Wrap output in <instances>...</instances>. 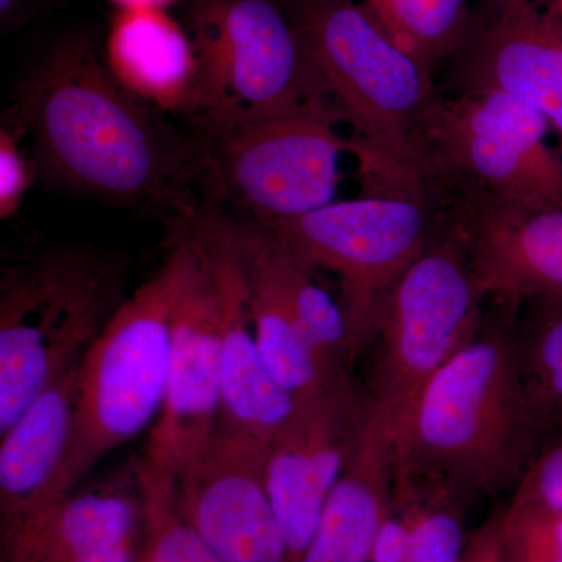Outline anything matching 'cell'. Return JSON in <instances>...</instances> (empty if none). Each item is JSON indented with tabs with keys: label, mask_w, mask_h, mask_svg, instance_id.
I'll return each mask as SVG.
<instances>
[{
	"label": "cell",
	"mask_w": 562,
	"mask_h": 562,
	"mask_svg": "<svg viewBox=\"0 0 562 562\" xmlns=\"http://www.w3.org/2000/svg\"><path fill=\"white\" fill-rule=\"evenodd\" d=\"M387 38L432 72L452 57L469 22L472 0H351Z\"/></svg>",
	"instance_id": "24"
},
{
	"label": "cell",
	"mask_w": 562,
	"mask_h": 562,
	"mask_svg": "<svg viewBox=\"0 0 562 562\" xmlns=\"http://www.w3.org/2000/svg\"><path fill=\"white\" fill-rule=\"evenodd\" d=\"M516 322V351L536 431L542 447L562 435V295L532 299Z\"/></svg>",
	"instance_id": "23"
},
{
	"label": "cell",
	"mask_w": 562,
	"mask_h": 562,
	"mask_svg": "<svg viewBox=\"0 0 562 562\" xmlns=\"http://www.w3.org/2000/svg\"><path fill=\"white\" fill-rule=\"evenodd\" d=\"M513 501L562 513V435L539 450L514 491Z\"/></svg>",
	"instance_id": "29"
},
{
	"label": "cell",
	"mask_w": 562,
	"mask_h": 562,
	"mask_svg": "<svg viewBox=\"0 0 562 562\" xmlns=\"http://www.w3.org/2000/svg\"><path fill=\"white\" fill-rule=\"evenodd\" d=\"M7 116L24 128L40 177L122 209L157 211L177 231L199 205L205 150L133 94L87 36L58 43L22 81Z\"/></svg>",
	"instance_id": "1"
},
{
	"label": "cell",
	"mask_w": 562,
	"mask_h": 562,
	"mask_svg": "<svg viewBox=\"0 0 562 562\" xmlns=\"http://www.w3.org/2000/svg\"><path fill=\"white\" fill-rule=\"evenodd\" d=\"M394 487L390 424L369 401L360 439L325 503L301 562H371Z\"/></svg>",
	"instance_id": "18"
},
{
	"label": "cell",
	"mask_w": 562,
	"mask_h": 562,
	"mask_svg": "<svg viewBox=\"0 0 562 562\" xmlns=\"http://www.w3.org/2000/svg\"><path fill=\"white\" fill-rule=\"evenodd\" d=\"M447 221L484 297L562 295V205L457 201L447 205Z\"/></svg>",
	"instance_id": "16"
},
{
	"label": "cell",
	"mask_w": 562,
	"mask_h": 562,
	"mask_svg": "<svg viewBox=\"0 0 562 562\" xmlns=\"http://www.w3.org/2000/svg\"><path fill=\"white\" fill-rule=\"evenodd\" d=\"M536 2L542 3V5H547V3L550 2V0H536Z\"/></svg>",
	"instance_id": "35"
},
{
	"label": "cell",
	"mask_w": 562,
	"mask_h": 562,
	"mask_svg": "<svg viewBox=\"0 0 562 562\" xmlns=\"http://www.w3.org/2000/svg\"><path fill=\"white\" fill-rule=\"evenodd\" d=\"M127 269L81 247L44 250L0 284V432L79 364L125 302Z\"/></svg>",
	"instance_id": "4"
},
{
	"label": "cell",
	"mask_w": 562,
	"mask_h": 562,
	"mask_svg": "<svg viewBox=\"0 0 562 562\" xmlns=\"http://www.w3.org/2000/svg\"><path fill=\"white\" fill-rule=\"evenodd\" d=\"M342 122L364 191H430L417 131L435 98L432 70L402 50L351 0H283Z\"/></svg>",
	"instance_id": "3"
},
{
	"label": "cell",
	"mask_w": 562,
	"mask_h": 562,
	"mask_svg": "<svg viewBox=\"0 0 562 562\" xmlns=\"http://www.w3.org/2000/svg\"><path fill=\"white\" fill-rule=\"evenodd\" d=\"M550 124L503 92H436L422 116L417 150L425 181L443 203L562 205V157Z\"/></svg>",
	"instance_id": "7"
},
{
	"label": "cell",
	"mask_w": 562,
	"mask_h": 562,
	"mask_svg": "<svg viewBox=\"0 0 562 562\" xmlns=\"http://www.w3.org/2000/svg\"><path fill=\"white\" fill-rule=\"evenodd\" d=\"M447 87L449 94L503 92L538 110L560 136L562 157V29L549 7L475 0L468 32L447 60Z\"/></svg>",
	"instance_id": "14"
},
{
	"label": "cell",
	"mask_w": 562,
	"mask_h": 562,
	"mask_svg": "<svg viewBox=\"0 0 562 562\" xmlns=\"http://www.w3.org/2000/svg\"><path fill=\"white\" fill-rule=\"evenodd\" d=\"M462 562H506L502 542V513L469 536Z\"/></svg>",
	"instance_id": "31"
},
{
	"label": "cell",
	"mask_w": 562,
	"mask_h": 562,
	"mask_svg": "<svg viewBox=\"0 0 562 562\" xmlns=\"http://www.w3.org/2000/svg\"><path fill=\"white\" fill-rule=\"evenodd\" d=\"M273 272L303 338L333 372L349 375L353 364L349 322L338 303L314 279L286 243L269 225L258 222Z\"/></svg>",
	"instance_id": "22"
},
{
	"label": "cell",
	"mask_w": 562,
	"mask_h": 562,
	"mask_svg": "<svg viewBox=\"0 0 562 562\" xmlns=\"http://www.w3.org/2000/svg\"><path fill=\"white\" fill-rule=\"evenodd\" d=\"M266 443L222 424L177 476L180 512L222 562H290L265 479Z\"/></svg>",
	"instance_id": "15"
},
{
	"label": "cell",
	"mask_w": 562,
	"mask_h": 562,
	"mask_svg": "<svg viewBox=\"0 0 562 562\" xmlns=\"http://www.w3.org/2000/svg\"><path fill=\"white\" fill-rule=\"evenodd\" d=\"M27 0H0V14H2V22H7L21 9Z\"/></svg>",
	"instance_id": "33"
},
{
	"label": "cell",
	"mask_w": 562,
	"mask_h": 562,
	"mask_svg": "<svg viewBox=\"0 0 562 562\" xmlns=\"http://www.w3.org/2000/svg\"><path fill=\"white\" fill-rule=\"evenodd\" d=\"M117 10H166L176 0H110Z\"/></svg>",
	"instance_id": "32"
},
{
	"label": "cell",
	"mask_w": 562,
	"mask_h": 562,
	"mask_svg": "<svg viewBox=\"0 0 562 562\" xmlns=\"http://www.w3.org/2000/svg\"><path fill=\"white\" fill-rule=\"evenodd\" d=\"M547 7L552 11L553 16L557 18L558 22H560L562 29V0H550V2L547 3Z\"/></svg>",
	"instance_id": "34"
},
{
	"label": "cell",
	"mask_w": 562,
	"mask_h": 562,
	"mask_svg": "<svg viewBox=\"0 0 562 562\" xmlns=\"http://www.w3.org/2000/svg\"><path fill=\"white\" fill-rule=\"evenodd\" d=\"M246 250L258 346L277 383L302 401L350 379L333 372L303 338L284 301L258 222L246 225Z\"/></svg>",
	"instance_id": "21"
},
{
	"label": "cell",
	"mask_w": 562,
	"mask_h": 562,
	"mask_svg": "<svg viewBox=\"0 0 562 562\" xmlns=\"http://www.w3.org/2000/svg\"><path fill=\"white\" fill-rule=\"evenodd\" d=\"M217 295L222 364V424L271 441L297 401L266 366L250 305L246 225L225 216L216 203L199 209L187 227Z\"/></svg>",
	"instance_id": "12"
},
{
	"label": "cell",
	"mask_w": 562,
	"mask_h": 562,
	"mask_svg": "<svg viewBox=\"0 0 562 562\" xmlns=\"http://www.w3.org/2000/svg\"><path fill=\"white\" fill-rule=\"evenodd\" d=\"M371 562H408V530L394 498L373 547Z\"/></svg>",
	"instance_id": "30"
},
{
	"label": "cell",
	"mask_w": 562,
	"mask_h": 562,
	"mask_svg": "<svg viewBox=\"0 0 562 562\" xmlns=\"http://www.w3.org/2000/svg\"><path fill=\"white\" fill-rule=\"evenodd\" d=\"M179 269V246L173 243L161 268L125 299L81 358L68 452L47 506L72 492L106 453L160 416Z\"/></svg>",
	"instance_id": "6"
},
{
	"label": "cell",
	"mask_w": 562,
	"mask_h": 562,
	"mask_svg": "<svg viewBox=\"0 0 562 562\" xmlns=\"http://www.w3.org/2000/svg\"><path fill=\"white\" fill-rule=\"evenodd\" d=\"M312 114L269 117L202 133L205 183L258 222L290 220L335 202L350 139Z\"/></svg>",
	"instance_id": "10"
},
{
	"label": "cell",
	"mask_w": 562,
	"mask_h": 562,
	"mask_svg": "<svg viewBox=\"0 0 562 562\" xmlns=\"http://www.w3.org/2000/svg\"><path fill=\"white\" fill-rule=\"evenodd\" d=\"M113 76L155 109L192 120L198 58L183 22L166 10H117L106 36Z\"/></svg>",
	"instance_id": "19"
},
{
	"label": "cell",
	"mask_w": 562,
	"mask_h": 562,
	"mask_svg": "<svg viewBox=\"0 0 562 562\" xmlns=\"http://www.w3.org/2000/svg\"><path fill=\"white\" fill-rule=\"evenodd\" d=\"M133 471L144 501V542L136 562H222L181 514L177 476L144 454Z\"/></svg>",
	"instance_id": "26"
},
{
	"label": "cell",
	"mask_w": 562,
	"mask_h": 562,
	"mask_svg": "<svg viewBox=\"0 0 562 562\" xmlns=\"http://www.w3.org/2000/svg\"><path fill=\"white\" fill-rule=\"evenodd\" d=\"M79 368L80 362L49 384L10 428L0 432L2 546L49 502L72 432Z\"/></svg>",
	"instance_id": "17"
},
{
	"label": "cell",
	"mask_w": 562,
	"mask_h": 562,
	"mask_svg": "<svg viewBox=\"0 0 562 562\" xmlns=\"http://www.w3.org/2000/svg\"><path fill=\"white\" fill-rule=\"evenodd\" d=\"M179 280L173 295L171 351L160 416L144 457L179 476L216 435L222 420L217 295L187 228L177 232Z\"/></svg>",
	"instance_id": "11"
},
{
	"label": "cell",
	"mask_w": 562,
	"mask_h": 562,
	"mask_svg": "<svg viewBox=\"0 0 562 562\" xmlns=\"http://www.w3.org/2000/svg\"><path fill=\"white\" fill-rule=\"evenodd\" d=\"M439 369L391 431L395 482L446 484L461 494L517 490L542 449L516 351L520 303Z\"/></svg>",
	"instance_id": "2"
},
{
	"label": "cell",
	"mask_w": 562,
	"mask_h": 562,
	"mask_svg": "<svg viewBox=\"0 0 562 562\" xmlns=\"http://www.w3.org/2000/svg\"><path fill=\"white\" fill-rule=\"evenodd\" d=\"M506 562H562V513L513 501L502 512Z\"/></svg>",
	"instance_id": "27"
},
{
	"label": "cell",
	"mask_w": 562,
	"mask_h": 562,
	"mask_svg": "<svg viewBox=\"0 0 562 562\" xmlns=\"http://www.w3.org/2000/svg\"><path fill=\"white\" fill-rule=\"evenodd\" d=\"M368 394L350 379L297 401L266 443L265 479L290 562H301L368 416Z\"/></svg>",
	"instance_id": "13"
},
{
	"label": "cell",
	"mask_w": 562,
	"mask_h": 562,
	"mask_svg": "<svg viewBox=\"0 0 562 562\" xmlns=\"http://www.w3.org/2000/svg\"><path fill=\"white\" fill-rule=\"evenodd\" d=\"M306 268L341 283L351 355L371 346L392 284L447 225L443 203L427 191H362L302 216L262 222Z\"/></svg>",
	"instance_id": "8"
},
{
	"label": "cell",
	"mask_w": 562,
	"mask_h": 562,
	"mask_svg": "<svg viewBox=\"0 0 562 562\" xmlns=\"http://www.w3.org/2000/svg\"><path fill=\"white\" fill-rule=\"evenodd\" d=\"M468 498L446 484L395 482L394 503L408 530V562H462Z\"/></svg>",
	"instance_id": "25"
},
{
	"label": "cell",
	"mask_w": 562,
	"mask_h": 562,
	"mask_svg": "<svg viewBox=\"0 0 562 562\" xmlns=\"http://www.w3.org/2000/svg\"><path fill=\"white\" fill-rule=\"evenodd\" d=\"M198 58L195 124L202 133L312 114L342 124L283 0H184Z\"/></svg>",
	"instance_id": "5"
},
{
	"label": "cell",
	"mask_w": 562,
	"mask_h": 562,
	"mask_svg": "<svg viewBox=\"0 0 562 562\" xmlns=\"http://www.w3.org/2000/svg\"><path fill=\"white\" fill-rule=\"evenodd\" d=\"M24 138V128L5 114L0 125V217L3 221L20 211L40 177L32 150L22 146Z\"/></svg>",
	"instance_id": "28"
},
{
	"label": "cell",
	"mask_w": 562,
	"mask_h": 562,
	"mask_svg": "<svg viewBox=\"0 0 562 562\" xmlns=\"http://www.w3.org/2000/svg\"><path fill=\"white\" fill-rule=\"evenodd\" d=\"M135 472V471H133ZM144 501L138 480L69 492L3 543V562H54L138 538Z\"/></svg>",
	"instance_id": "20"
},
{
	"label": "cell",
	"mask_w": 562,
	"mask_h": 562,
	"mask_svg": "<svg viewBox=\"0 0 562 562\" xmlns=\"http://www.w3.org/2000/svg\"><path fill=\"white\" fill-rule=\"evenodd\" d=\"M484 299L449 225L392 284L373 333L368 392L391 431L428 380L482 330Z\"/></svg>",
	"instance_id": "9"
}]
</instances>
